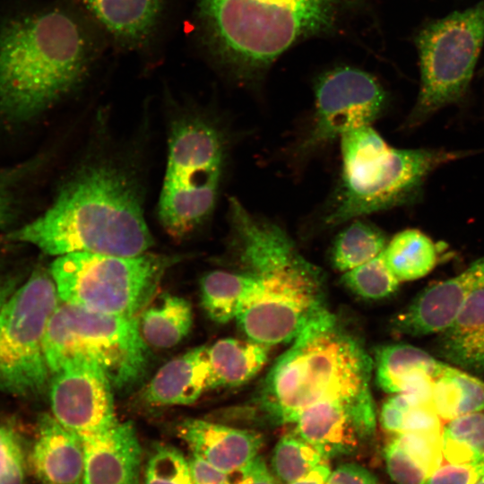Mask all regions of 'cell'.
Returning <instances> with one entry per match:
<instances>
[{
  "label": "cell",
  "mask_w": 484,
  "mask_h": 484,
  "mask_svg": "<svg viewBox=\"0 0 484 484\" xmlns=\"http://www.w3.org/2000/svg\"><path fill=\"white\" fill-rule=\"evenodd\" d=\"M10 237L56 257L76 252L136 256L153 246L136 177L103 158L84 163L42 215Z\"/></svg>",
  "instance_id": "cell-1"
},
{
  "label": "cell",
  "mask_w": 484,
  "mask_h": 484,
  "mask_svg": "<svg viewBox=\"0 0 484 484\" xmlns=\"http://www.w3.org/2000/svg\"><path fill=\"white\" fill-rule=\"evenodd\" d=\"M231 244L255 278L236 321L246 339L271 347L292 341L324 304V275L282 227L247 211L232 197Z\"/></svg>",
  "instance_id": "cell-2"
},
{
  "label": "cell",
  "mask_w": 484,
  "mask_h": 484,
  "mask_svg": "<svg viewBox=\"0 0 484 484\" xmlns=\"http://www.w3.org/2000/svg\"><path fill=\"white\" fill-rule=\"evenodd\" d=\"M367 0H194L199 38L233 80L259 83L290 48L333 35Z\"/></svg>",
  "instance_id": "cell-3"
},
{
  "label": "cell",
  "mask_w": 484,
  "mask_h": 484,
  "mask_svg": "<svg viewBox=\"0 0 484 484\" xmlns=\"http://www.w3.org/2000/svg\"><path fill=\"white\" fill-rule=\"evenodd\" d=\"M90 39L60 8L24 12L0 24V115L26 121L41 114L86 78Z\"/></svg>",
  "instance_id": "cell-4"
},
{
  "label": "cell",
  "mask_w": 484,
  "mask_h": 484,
  "mask_svg": "<svg viewBox=\"0 0 484 484\" xmlns=\"http://www.w3.org/2000/svg\"><path fill=\"white\" fill-rule=\"evenodd\" d=\"M374 360L327 308L314 316L274 362L257 395L271 423L294 424L308 407L370 390Z\"/></svg>",
  "instance_id": "cell-5"
},
{
  "label": "cell",
  "mask_w": 484,
  "mask_h": 484,
  "mask_svg": "<svg viewBox=\"0 0 484 484\" xmlns=\"http://www.w3.org/2000/svg\"><path fill=\"white\" fill-rule=\"evenodd\" d=\"M462 151L395 149L342 162L340 180L309 229L327 230L380 211L411 203L427 177Z\"/></svg>",
  "instance_id": "cell-6"
},
{
  "label": "cell",
  "mask_w": 484,
  "mask_h": 484,
  "mask_svg": "<svg viewBox=\"0 0 484 484\" xmlns=\"http://www.w3.org/2000/svg\"><path fill=\"white\" fill-rule=\"evenodd\" d=\"M225 161L220 130L200 117L177 121L170 130L158 213L164 229L183 238L210 218Z\"/></svg>",
  "instance_id": "cell-7"
},
{
  "label": "cell",
  "mask_w": 484,
  "mask_h": 484,
  "mask_svg": "<svg viewBox=\"0 0 484 484\" xmlns=\"http://www.w3.org/2000/svg\"><path fill=\"white\" fill-rule=\"evenodd\" d=\"M179 259L148 252L136 256L76 252L57 256L50 275L62 302L135 317L148 307L165 272Z\"/></svg>",
  "instance_id": "cell-8"
},
{
  "label": "cell",
  "mask_w": 484,
  "mask_h": 484,
  "mask_svg": "<svg viewBox=\"0 0 484 484\" xmlns=\"http://www.w3.org/2000/svg\"><path fill=\"white\" fill-rule=\"evenodd\" d=\"M51 374L70 361L99 366L112 386L125 389L139 381L148 364V350L135 317L112 315L62 302L53 312L44 337Z\"/></svg>",
  "instance_id": "cell-9"
},
{
  "label": "cell",
  "mask_w": 484,
  "mask_h": 484,
  "mask_svg": "<svg viewBox=\"0 0 484 484\" xmlns=\"http://www.w3.org/2000/svg\"><path fill=\"white\" fill-rule=\"evenodd\" d=\"M420 83L406 125H419L468 92L484 44V0L422 23L413 36Z\"/></svg>",
  "instance_id": "cell-10"
},
{
  "label": "cell",
  "mask_w": 484,
  "mask_h": 484,
  "mask_svg": "<svg viewBox=\"0 0 484 484\" xmlns=\"http://www.w3.org/2000/svg\"><path fill=\"white\" fill-rule=\"evenodd\" d=\"M58 298L51 275L39 271L0 309V392L25 397L46 387L44 337Z\"/></svg>",
  "instance_id": "cell-11"
},
{
  "label": "cell",
  "mask_w": 484,
  "mask_h": 484,
  "mask_svg": "<svg viewBox=\"0 0 484 484\" xmlns=\"http://www.w3.org/2000/svg\"><path fill=\"white\" fill-rule=\"evenodd\" d=\"M314 111L294 149L304 160L354 128L371 125L387 105V94L371 73L349 65L321 73L314 83Z\"/></svg>",
  "instance_id": "cell-12"
},
{
  "label": "cell",
  "mask_w": 484,
  "mask_h": 484,
  "mask_svg": "<svg viewBox=\"0 0 484 484\" xmlns=\"http://www.w3.org/2000/svg\"><path fill=\"white\" fill-rule=\"evenodd\" d=\"M52 375V415L65 428L82 436L103 432L118 421L113 386L99 366L77 359Z\"/></svg>",
  "instance_id": "cell-13"
},
{
  "label": "cell",
  "mask_w": 484,
  "mask_h": 484,
  "mask_svg": "<svg viewBox=\"0 0 484 484\" xmlns=\"http://www.w3.org/2000/svg\"><path fill=\"white\" fill-rule=\"evenodd\" d=\"M376 413L370 390L315 403L303 411L294 433L324 456L354 454L376 430Z\"/></svg>",
  "instance_id": "cell-14"
},
{
  "label": "cell",
  "mask_w": 484,
  "mask_h": 484,
  "mask_svg": "<svg viewBox=\"0 0 484 484\" xmlns=\"http://www.w3.org/2000/svg\"><path fill=\"white\" fill-rule=\"evenodd\" d=\"M484 289V256L459 274L428 286L394 319L397 332L424 336L443 331L472 293Z\"/></svg>",
  "instance_id": "cell-15"
},
{
  "label": "cell",
  "mask_w": 484,
  "mask_h": 484,
  "mask_svg": "<svg viewBox=\"0 0 484 484\" xmlns=\"http://www.w3.org/2000/svg\"><path fill=\"white\" fill-rule=\"evenodd\" d=\"M84 452L82 484H139L142 448L131 421L80 436Z\"/></svg>",
  "instance_id": "cell-16"
},
{
  "label": "cell",
  "mask_w": 484,
  "mask_h": 484,
  "mask_svg": "<svg viewBox=\"0 0 484 484\" xmlns=\"http://www.w3.org/2000/svg\"><path fill=\"white\" fill-rule=\"evenodd\" d=\"M191 454L229 474L247 464L264 445L261 433L201 419H186L177 427Z\"/></svg>",
  "instance_id": "cell-17"
},
{
  "label": "cell",
  "mask_w": 484,
  "mask_h": 484,
  "mask_svg": "<svg viewBox=\"0 0 484 484\" xmlns=\"http://www.w3.org/2000/svg\"><path fill=\"white\" fill-rule=\"evenodd\" d=\"M29 462L38 479L47 484H82L84 452L80 436L51 414L39 417Z\"/></svg>",
  "instance_id": "cell-18"
},
{
  "label": "cell",
  "mask_w": 484,
  "mask_h": 484,
  "mask_svg": "<svg viewBox=\"0 0 484 484\" xmlns=\"http://www.w3.org/2000/svg\"><path fill=\"white\" fill-rule=\"evenodd\" d=\"M447 364L419 348L396 343L377 349L374 367L378 386L387 393L431 395L434 381Z\"/></svg>",
  "instance_id": "cell-19"
},
{
  "label": "cell",
  "mask_w": 484,
  "mask_h": 484,
  "mask_svg": "<svg viewBox=\"0 0 484 484\" xmlns=\"http://www.w3.org/2000/svg\"><path fill=\"white\" fill-rule=\"evenodd\" d=\"M208 347L194 348L162 366L143 390L152 407L190 405L210 390Z\"/></svg>",
  "instance_id": "cell-20"
},
{
  "label": "cell",
  "mask_w": 484,
  "mask_h": 484,
  "mask_svg": "<svg viewBox=\"0 0 484 484\" xmlns=\"http://www.w3.org/2000/svg\"><path fill=\"white\" fill-rule=\"evenodd\" d=\"M445 362L475 374L484 373V289L472 293L435 341Z\"/></svg>",
  "instance_id": "cell-21"
},
{
  "label": "cell",
  "mask_w": 484,
  "mask_h": 484,
  "mask_svg": "<svg viewBox=\"0 0 484 484\" xmlns=\"http://www.w3.org/2000/svg\"><path fill=\"white\" fill-rule=\"evenodd\" d=\"M84 7L118 43L138 47L160 18L164 0H82Z\"/></svg>",
  "instance_id": "cell-22"
},
{
  "label": "cell",
  "mask_w": 484,
  "mask_h": 484,
  "mask_svg": "<svg viewBox=\"0 0 484 484\" xmlns=\"http://www.w3.org/2000/svg\"><path fill=\"white\" fill-rule=\"evenodd\" d=\"M385 458L388 474L396 484H424L444 458L441 433L391 435Z\"/></svg>",
  "instance_id": "cell-23"
},
{
  "label": "cell",
  "mask_w": 484,
  "mask_h": 484,
  "mask_svg": "<svg viewBox=\"0 0 484 484\" xmlns=\"http://www.w3.org/2000/svg\"><path fill=\"white\" fill-rule=\"evenodd\" d=\"M269 347L248 339L225 338L208 347L210 388L235 387L252 379L268 359Z\"/></svg>",
  "instance_id": "cell-24"
},
{
  "label": "cell",
  "mask_w": 484,
  "mask_h": 484,
  "mask_svg": "<svg viewBox=\"0 0 484 484\" xmlns=\"http://www.w3.org/2000/svg\"><path fill=\"white\" fill-rule=\"evenodd\" d=\"M139 328L146 344L167 349L178 344L193 325V309L186 298L164 294L142 313Z\"/></svg>",
  "instance_id": "cell-25"
},
{
  "label": "cell",
  "mask_w": 484,
  "mask_h": 484,
  "mask_svg": "<svg viewBox=\"0 0 484 484\" xmlns=\"http://www.w3.org/2000/svg\"><path fill=\"white\" fill-rule=\"evenodd\" d=\"M431 398L437 415L446 421L483 411L484 381L447 364L433 383Z\"/></svg>",
  "instance_id": "cell-26"
},
{
  "label": "cell",
  "mask_w": 484,
  "mask_h": 484,
  "mask_svg": "<svg viewBox=\"0 0 484 484\" xmlns=\"http://www.w3.org/2000/svg\"><path fill=\"white\" fill-rule=\"evenodd\" d=\"M382 255L390 271L402 282L428 274L437 264L438 249L426 234L408 229L393 237Z\"/></svg>",
  "instance_id": "cell-27"
},
{
  "label": "cell",
  "mask_w": 484,
  "mask_h": 484,
  "mask_svg": "<svg viewBox=\"0 0 484 484\" xmlns=\"http://www.w3.org/2000/svg\"><path fill=\"white\" fill-rule=\"evenodd\" d=\"M254 283L253 275L246 272H210L200 281L202 307L212 321L229 323L236 319Z\"/></svg>",
  "instance_id": "cell-28"
},
{
  "label": "cell",
  "mask_w": 484,
  "mask_h": 484,
  "mask_svg": "<svg viewBox=\"0 0 484 484\" xmlns=\"http://www.w3.org/2000/svg\"><path fill=\"white\" fill-rule=\"evenodd\" d=\"M380 423L390 435L442 431L431 395L419 393L391 394L382 405Z\"/></svg>",
  "instance_id": "cell-29"
},
{
  "label": "cell",
  "mask_w": 484,
  "mask_h": 484,
  "mask_svg": "<svg viewBox=\"0 0 484 484\" xmlns=\"http://www.w3.org/2000/svg\"><path fill=\"white\" fill-rule=\"evenodd\" d=\"M349 222L336 235L330 250L332 264L341 272L374 259L387 244L385 234L375 224L361 218Z\"/></svg>",
  "instance_id": "cell-30"
},
{
  "label": "cell",
  "mask_w": 484,
  "mask_h": 484,
  "mask_svg": "<svg viewBox=\"0 0 484 484\" xmlns=\"http://www.w3.org/2000/svg\"><path fill=\"white\" fill-rule=\"evenodd\" d=\"M442 452L450 463H484V411L449 420L442 428Z\"/></svg>",
  "instance_id": "cell-31"
},
{
  "label": "cell",
  "mask_w": 484,
  "mask_h": 484,
  "mask_svg": "<svg viewBox=\"0 0 484 484\" xmlns=\"http://www.w3.org/2000/svg\"><path fill=\"white\" fill-rule=\"evenodd\" d=\"M324 456L311 444L294 432L284 435L276 444L272 469L282 484L294 481L323 462Z\"/></svg>",
  "instance_id": "cell-32"
},
{
  "label": "cell",
  "mask_w": 484,
  "mask_h": 484,
  "mask_svg": "<svg viewBox=\"0 0 484 484\" xmlns=\"http://www.w3.org/2000/svg\"><path fill=\"white\" fill-rule=\"evenodd\" d=\"M341 281L351 292L366 299H381L396 292L400 281L386 265L382 253L342 273Z\"/></svg>",
  "instance_id": "cell-33"
},
{
  "label": "cell",
  "mask_w": 484,
  "mask_h": 484,
  "mask_svg": "<svg viewBox=\"0 0 484 484\" xmlns=\"http://www.w3.org/2000/svg\"><path fill=\"white\" fill-rule=\"evenodd\" d=\"M143 484H194L187 458L172 445L155 446L145 465Z\"/></svg>",
  "instance_id": "cell-34"
},
{
  "label": "cell",
  "mask_w": 484,
  "mask_h": 484,
  "mask_svg": "<svg viewBox=\"0 0 484 484\" xmlns=\"http://www.w3.org/2000/svg\"><path fill=\"white\" fill-rule=\"evenodd\" d=\"M25 467L19 435L11 427L0 424V484H24Z\"/></svg>",
  "instance_id": "cell-35"
},
{
  "label": "cell",
  "mask_w": 484,
  "mask_h": 484,
  "mask_svg": "<svg viewBox=\"0 0 484 484\" xmlns=\"http://www.w3.org/2000/svg\"><path fill=\"white\" fill-rule=\"evenodd\" d=\"M484 474V463H448L437 468L424 484H475Z\"/></svg>",
  "instance_id": "cell-36"
},
{
  "label": "cell",
  "mask_w": 484,
  "mask_h": 484,
  "mask_svg": "<svg viewBox=\"0 0 484 484\" xmlns=\"http://www.w3.org/2000/svg\"><path fill=\"white\" fill-rule=\"evenodd\" d=\"M229 484H277L264 460L256 456L245 466L229 474Z\"/></svg>",
  "instance_id": "cell-37"
},
{
  "label": "cell",
  "mask_w": 484,
  "mask_h": 484,
  "mask_svg": "<svg viewBox=\"0 0 484 484\" xmlns=\"http://www.w3.org/2000/svg\"><path fill=\"white\" fill-rule=\"evenodd\" d=\"M20 171L0 172V228L8 225L15 215V183Z\"/></svg>",
  "instance_id": "cell-38"
},
{
  "label": "cell",
  "mask_w": 484,
  "mask_h": 484,
  "mask_svg": "<svg viewBox=\"0 0 484 484\" xmlns=\"http://www.w3.org/2000/svg\"><path fill=\"white\" fill-rule=\"evenodd\" d=\"M194 484H229V474L197 454L187 459Z\"/></svg>",
  "instance_id": "cell-39"
},
{
  "label": "cell",
  "mask_w": 484,
  "mask_h": 484,
  "mask_svg": "<svg viewBox=\"0 0 484 484\" xmlns=\"http://www.w3.org/2000/svg\"><path fill=\"white\" fill-rule=\"evenodd\" d=\"M325 484H377L376 477L356 463H344L330 473Z\"/></svg>",
  "instance_id": "cell-40"
},
{
  "label": "cell",
  "mask_w": 484,
  "mask_h": 484,
  "mask_svg": "<svg viewBox=\"0 0 484 484\" xmlns=\"http://www.w3.org/2000/svg\"><path fill=\"white\" fill-rule=\"evenodd\" d=\"M330 473L329 466L323 462L306 475L287 484H325Z\"/></svg>",
  "instance_id": "cell-41"
},
{
  "label": "cell",
  "mask_w": 484,
  "mask_h": 484,
  "mask_svg": "<svg viewBox=\"0 0 484 484\" xmlns=\"http://www.w3.org/2000/svg\"><path fill=\"white\" fill-rule=\"evenodd\" d=\"M17 281L13 279L0 281V309L16 290Z\"/></svg>",
  "instance_id": "cell-42"
},
{
  "label": "cell",
  "mask_w": 484,
  "mask_h": 484,
  "mask_svg": "<svg viewBox=\"0 0 484 484\" xmlns=\"http://www.w3.org/2000/svg\"><path fill=\"white\" fill-rule=\"evenodd\" d=\"M475 484H484V474L476 481Z\"/></svg>",
  "instance_id": "cell-43"
},
{
  "label": "cell",
  "mask_w": 484,
  "mask_h": 484,
  "mask_svg": "<svg viewBox=\"0 0 484 484\" xmlns=\"http://www.w3.org/2000/svg\"><path fill=\"white\" fill-rule=\"evenodd\" d=\"M479 74L480 76H484V66L480 68V70L479 71Z\"/></svg>",
  "instance_id": "cell-44"
}]
</instances>
